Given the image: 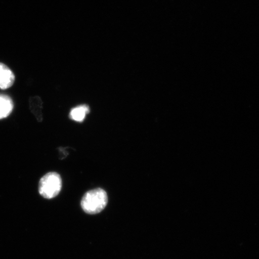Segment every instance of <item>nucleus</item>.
Listing matches in <instances>:
<instances>
[{
  "label": "nucleus",
  "mask_w": 259,
  "mask_h": 259,
  "mask_svg": "<svg viewBox=\"0 0 259 259\" xmlns=\"http://www.w3.org/2000/svg\"><path fill=\"white\" fill-rule=\"evenodd\" d=\"M108 202V196L101 188L87 192L81 200L82 209L89 214H96L105 208Z\"/></svg>",
  "instance_id": "obj_1"
},
{
  "label": "nucleus",
  "mask_w": 259,
  "mask_h": 259,
  "mask_svg": "<svg viewBox=\"0 0 259 259\" xmlns=\"http://www.w3.org/2000/svg\"><path fill=\"white\" fill-rule=\"evenodd\" d=\"M62 188V179L57 172H49L42 177L38 185V192L42 197L53 199L60 193Z\"/></svg>",
  "instance_id": "obj_2"
},
{
  "label": "nucleus",
  "mask_w": 259,
  "mask_h": 259,
  "mask_svg": "<svg viewBox=\"0 0 259 259\" xmlns=\"http://www.w3.org/2000/svg\"><path fill=\"white\" fill-rule=\"evenodd\" d=\"M15 76L6 64L0 63V89L7 90L14 85Z\"/></svg>",
  "instance_id": "obj_3"
},
{
  "label": "nucleus",
  "mask_w": 259,
  "mask_h": 259,
  "mask_svg": "<svg viewBox=\"0 0 259 259\" xmlns=\"http://www.w3.org/2000/svg\"><path fill=\"white\" fill-rule=\"evenodd\" d=\"M14 108V102L9 96L0 95V119L7 118Z\"/></svg>",
  "instance_id": "obj_4"
},
{
  "label": "nucleus",
  "mask_w": 259,
  "mask_h": 259,
  "mask_svg": "<svg viewBox=\"0 0 259 259\" xmlns=\"http://www.w3.org/2000/svg\"><path fill=\"white\" fill-rule=\"evenodd\" d=\"M90 112V108L89 105H81L71 109L69 118L73 121L82 122Z\"/></svg>",
  "instance_id": "obj_5"
},
{
  "label": "nucleus",
  "mask_w": 259,
  "mask_h": 259,
  "mask_svg": "<svg viewBox=\"0 0 259 259\" xmlns=\"http://www.w3.org/2000/svg\"><path fill=\"white\" fill-rule=\"evenodd\" d=\"M29 103H30L31 111L33 113L37 121L41 122L43 120V113H42L43 102H42L40 97L38 96L31 97Z\"/></svg>",
  "instance_id": "obj_6"
},
{
  "label": "nucleus",
  "mask_w": 259,
  "mask_h": 259,
  "mask_svg": "<svg viewBox=\"0 0 259 259\" xmlns=\"http://www.w3.org/2000/svg\"><path fill=\"white\" fill-rule=\"evenodd\" d=\"M68 148H58V150H59V158L60 159H64L65 158L67 157V155H69V152L67 151Z\"/></svg>",
  "instance_id": "obj_7"
}]
</instances>
